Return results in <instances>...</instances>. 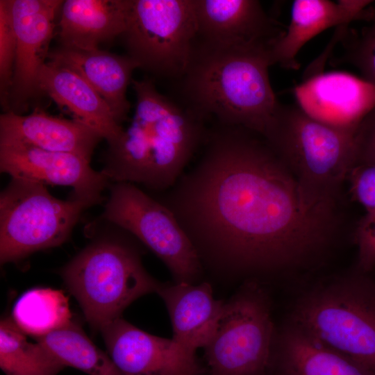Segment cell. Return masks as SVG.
Here are the masks:
<instances>
[{
  "instance_id": "obj_19",
  "label": "cell",
  "mask_w": 375,
  "mask_h": 375,
  "mask_svg": "<svg viewBox=\"0 0 375 375\" xmlns=\"http://www.w3.org/2000/svg\"><path fill=\"white\" fill-rule=\"evenodd\" d=\"M102 138L73 119L35 110L22 115L12 111L0 117V141L16 142L50 151L69 153L91 160Z\"/></svg>"
},
{
  "instance_id": "obj_30",
  "label": "cell",
  "mask_w": 375,
  "mask_h": 375,
  "mask_svg": "<svg viewBox=\"0 0 375 375\" xmlns=\"http://www.w3.org/2000/svg\"><path fill=\"white\" fill-rule=\"evenodd\" d=\"M375 165V108L359 125L355 134V165Z\"/></svg>"
},
{
  "instance_id": "obj_1",
  "label": "cell",
  "mask_w": 375,
  "mask_h": 375,
  "mask_svg": "<svg viewBox=\"0 0 375 375\" xmlns=\"http://www.w3.org/2000/svg\"><path fill=\"white\" fill-rule=\"evenodd\" d=\"M203 145L195 163L156 197L203 267L276 274L304 266L326 247L333 204L308 196L262 136L219 124Z\"/></svg>"
},
{
  "instance_id": "obj_28",
  "label": "cell",
  "mask_w": 375,
  "mask_h": 375,
  "mask_svg": "<svg viewBox=\"0 0 375 375\" xmlns=\"http://www.w3.org/2000/svg\"><path fill=\"white\" fill-rule=\"evenodd\" d=\"M355 240L358 249L357 269L371 272L375 267V210L366 212L361 219Z\"/></svg>"
},
{
  "instance_id": "obj_2",
  "label": "cell",
  "mask_w": 375,
  "mask_h": 375,
  "mask_svg": "<svg viewBox=\"0 0 375 375\" xmlns=\"http://www.w3.org/2000/svg\"><path fill=\"white\" fill-rule=\"evenodd\" d=\"M131 83L133 116L108 144L101 171L110 183L139 184L162 193L186 170L208 131L203 119L160 94L151 80Z\"/></svg>"
},
{
  "instance_id": "obj_9",
  "label": "cell",
  "mask_w": 375,
  "mask_h": 375,
  "mask_svg": "<svg viewBox=\"0 0 375 375\" xmlns=\"http://www.w3.org/2000/svg\"><path fill=\"white\" fill-rule=\"evenodd\" d=\"M103 218L150 249L176 283H195L203 267L174 214L156 198L130 183H110Z\"/></svg>"
},
{
  "instance_id": "obj_26",
  "label": "cell",
  "mask_w": 375,
  "mask_h": 375,
  "mask_svg": "<svg viewBox=\"0 0 375 375\" xmlns=\"http://www.w3.org/2000/svg\"><path fill=\"white\" fill-rule=\"evenodd\" d=\"M360 21L365 25L359 31L349 33L348 27L342 28L344 52L338 62L353 65L362 78L375 85V1L366 8Z\"/></svg>"
},
{
  "instance_id": "obj_4",
  "label": "cell",
  "mask_w": 375,
  "mask_h": 375,
  "mask_svg": "<svg viewBox=\"0 0 375 375\" xmlns=\"http://www.w3.org/2000/svg\"><path fill=\"white\" fill-rule=\"evenodd\" d=\"M356 272L301 291L286 322L375 374V278Z\"/></svg>"
},
{
  "instance_id": "obj_24",
  "label": "cell",
  "mask_w": 375,
  "mask_h": 375,
  "mask_svg": "<svg viewBox=\"0 0 375 375\" xmlns=\"http://www.w3.org/2000/svg\"><path fill=\"white\" fill-rule=\"evenodd\" d=\"M12 319L25 334L44 336L72 321L68 299L58 290L36 288L22 294L14 304Z\"/></svg>"
},
{
  "instance_id": "obj_11",
  "label": "cell",
  "mask_w": 375,
  "mask_h": 375,
  "mask_svg": "<svg viewBox=\"0 0 375 375\" xmlns=\"http://www.w3.org/2000/svg\"><path fill=\"white\" fill-rule=\"evenodd\" d=\"M0 170L12 178L71 187V197L89 207L102 201L101 194L110 184L105 174L94 169L90 160L83 156L16 142L0 141Z\"/></svg>"
},
{
  "instance_id": "obj_7",
  "label": "cell",
  "mask_w": 375,
  "mask_h": 375,
  "mask_svg": "<svg viewBox=\"0 0 375 375\" xmlns=\"http://www.w3.org/2000/svg\"><path fill=\"white\" fill-rule=\"evenodd\" d=\"M88 208L72 197H53L43 183L12 178L0 194L1 264L62 244Z\"/></svg>"
},
{
  "instance_id": "obj_22",
  "label": "cell",
  "mask_w": 375,
  "mask_h": 375,
  "mask_svg": "<svg viewBox=\"0 0 375 375\" xmlns=\"http://www.w3.org/2000/svg\"><path fill=\"white\" fill-rule=\"evenodd\" d=\"M132 0H67L61 7L62 47L92 50L126 29Z\"/></svg>"
},
{
  "instance_id": "obj_18",
  "label": "cell",
  "mask_w": 375,
  "mask_h": 375,
  "mask_svg": "<svg viewBox=\"0 0 375 375\" xmlns=\"http://www.w3.org/2000/svg\"><path fill=\"white\" fill-rule=\"evenodd\" d=\"M38 89L76 121L97 133L108 144L124 127L98 92L73 71L47 61L38 76Z\"/></svg>"
},
{
  "instance_id": "obj_17",
  "label": "cell",
  "mask_w": 375,
  "mask_h": 375,
  "mask_svg": "<svg viewBox=\"0 0 375 375\" xmlns=\"http://www.w3.org/2000/svg\"><path fill=\"white\" fill-rule=\"evenodd\" d=\"M369 0H295L290 24L283 34L273 42L270 54L274 64L297 69V56L312 38L333 26H349L360 20Z\"/></svg>"
},
{
  "instance_id": "obj_27",
  "label": "cell",
  "mask_w": 375,
  "mask_h": 375,
  "mask_svg": "<svg viewBox=\"0 0 375 375\" xmlns=\"http://www.w3.org/2000/svg\"><path fill=\"white\" fill-rule=\"evenodd\" d=\"M16 51V38L9 0L0 1V93L1 103H9Z\"/></svg>"
},
{
  "instance_id": "obj_5",
  "label": "cell",
  "mask_w": 375,
  "mask_h": 375,
  "mask_svg": "<svg viewBox=\"0 0 375 375\" xmlns=\"http://www.w3.org/2000/svg\"><path fill=\"white\" fill-rule=\"evenodd\" d=\"M129 235L123 231L95 240L60 271L94 331L120 318L131 303L160 285L144 267Z\"/></svg>"
},
{
  "instance_id": "obj_13",
  "label": "cell",
  "mask_w": 375,
  "mask_h": 375,
  "mask_svg": "<svg viewBox=\"0 0 375 375\" xmlns=\"http://www.w3.org/2000/svg\"><path fill=\"white\" fill-rule=\"evenodd\" d=\"M60 0H9L16 51L9 102L19 108L39 90Z\"/></svg>"
},
{
  "instance_id": "obj_29",
  "label": "cell",
  "mask_w": 375,
  "mask_h": 375,
  "mask_svg": "<svg viewBox=\"0 0 375 375\" xmlns=\"http://www.w3.org/2000/svg\"><path fill=\"white\" fill-rule=\"evenodd\" d=\"M353 198L369 212L375 210V165L354 166L347 177Z\"/></svg>"
},
{
  "instance_id": "obj_3",
  "label": "cell",
  "mask_w": 375,
  "mask_h": 375,
  "mask_svg": "<svg viewBox=\"0 0 375 375\" xmlns=\"http://www.w3.org/2000/svg\"><path fill=\"white\" fill-rule=\"evenodd\" d=\"M270 47L219 46L195 43L183 75V89L203 120L214 117L219 124L240 126L267 139L282 103L272 89L269 67Z\"/></svg>"
},
{
  "instance_id": "obj_6",
  "label": "cell",
  "mask_w": 375,
  "mask_h": 375,
  "mask_svg": "<svg viewBox=\"0 0 375 375\" xmlns=\"http://www.w3.org/2000/svg\"><path fill=\"white\" fill-rule=\"evenodd\" d=\"M356 132L320 122L297 104H282L266 140L308 196L333 203L355 165Z\"/></svg>"
},
{
  "instance_id": "obj_8",
  "label": "cell",
  "mask_w": 375,
  "mask_h": 375,
  "mask_svg": "<svg viewBox=\"0 0 375 375\" xmlns=\"http://www.w3.org/2000/svg\"><path fill=\"white\" fill-rule=\"evenodd\" d=\"M271 301L255 279L245 282L224 311L204 348L211 375H266L276 334Z\"/></svg>"
},
{
  "instance_id": "obj_21",
  "label": "cell",
  "mask_w": 375,
  "mask_h": 375,
  "mask_svg": "<svg viewBox=\"0 0 375 375\" xmlns=\"http://www.w3.org/2000/svg\"><path fill=\"white\" fill-rule=\"evenodd\" d=\"M272 365L276 375H375L286 321L276 331Z\"/></svg>"
},
{
  "instance_id": "obj_20",
  "label": "cell",
  "mask_w": 375,
  "mask_h": 375,
  "mask_svg": "<svg viewBox=\"0 0 375 375\" xmlns=\"http://www.w3.org/2000/svg\"><path fill=\"white\" fill-rule=\"evenodd\" d=\"M49 61L66 67L82 77L104 99L122 124L130 110L126 90L138 63L99 49L83 50L62 47L48 56Z\"/></svg>"
},
{
  "instance_id": "obj_14",
  "label": "cell",
  "mask_w": 375,
  "mask_h": 375,
  "mask_svg": "<svg viewBox=\"0 0 375 375\" xmlns=\"http://www.w3.org/2000/svg\"><path fill=\"white\" fill-rule=\"evenodd\" d=\"M294 95L312 117L353 131L375 108V85L343 72H323L305 79Z\"/></svg>"
},
{
  "instance_id": "obj_15",
  "label": "cell",
  "mask_w": 375,
  "mask_h": 375,
  "mask_svg": "<svg viewBox=\"0 0 375 375\" xmlns=\"http://www.w3.org/2000/svg\"><path fill=\"white\" fill-rule=\"evenodd\" d=\"M198 37L219 46L267 45L284 33L256 0H194Z\"/></svg>"
},
{
  "instance_id": "obj_10",
  "label": "cell",
  "mask_w": 375,
  "mask_h": 375,
  "mask_svg": "<svg viewBox=\"0 0 375 375\" xmlns=\"http://www.w3.org/2000/svg\"><path fill=\"white\" fill-rule=\"evenodd\" d=\"M122 36L140 67L156 74L183 76L198 37L194 0H132Z\"/></svg>"
},
{
  "instance_id": "obj_16",
  "label": "cell",
  "mask_w": 375,
  "mask_h": 375,
  "mask_svg": "<svg viewBox=\"0 0 375 375\" xmlns=\"http://www.w3.org/2000/svg\"><path fill=\"white\" fill-rule=\"evenodd\" d=\"M156 292L169 313L172 339L194 353L205 348L215 335L225 306L214 297L210 285L160 283Z\"/></svg>"
},
{
  "instance_id": "obj_12",
  "label": "cell",
  "mask_w": 375,
  "mask_h": 375,
  "mask_svg": "<svg viewBox=\"0 0 375 375\" xmlns=\"http://www.w3.org/2000/svg\"><path fill=\"white\" fill-rule=\"evenodd\" d=\"M108 354L123 375H203L196 353L172 338L145 332L122 318L103 327Z\"/></svg>"
},
{
  "instance_id": "obj_25",
  "label": "cell",
  "mask_w": 375,
  "mask_h": 375,
  "mask_svg": "<svg viewBox=\"0 0 375 375\" xmlns=\"http://www.w3.org/2000/svg\"><path fill=\"white\" fill-rule=\"evenodd\" d=\"M11 317L0 322V367L6 375H57L65 367L42 344L28 341Z\"/></svg>"
},
{
  "instance_id": "obj_23",
  "label": "cell",
  "mask_w": 375,
  "mask_h": 375,
  "mask_svg": "<svg viewBox=\"0 0 375 375\" xmlns=\"http://www.w3.org/2000/svg\"><path fill=\"white\" fill-rule=\"evenodd\" d=\"M36 340L65 367L88 375H123L109 355L97 347L73 320Z\"/></svg>"
}]
</instances>
